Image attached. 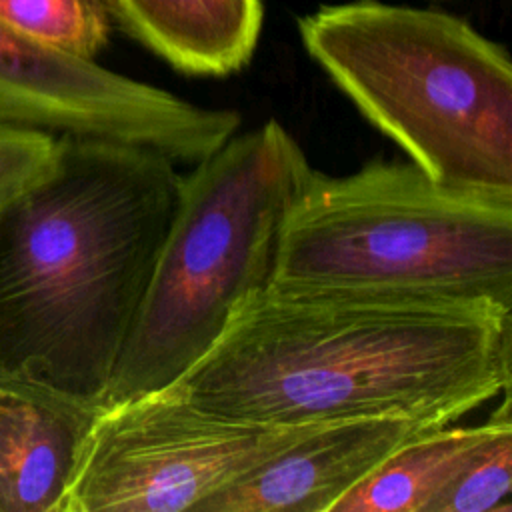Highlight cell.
<instances>
[{"instance_id": "6da1fadb", "label": "cell", "mask_w": 512, "mask_h": 512, "mask_svg": "<svg viewBox=\"0 0 512 512\" xmlns=\"http://www.w3.org/2000/svg\"><path fill=\"white\" fill-rule=\"evenodd\" d=\"M510 382V308L268 284L166 390L260 426L366 416L446 426Z\"/></svg>"}, {"instance_id": "7a4b0ae2", "label": "cell", "mask_w": 512, "mask_h": 512, "mask_svg": "<svg viewBox=\"0 0 512 512\" xmlns=\"http://www.w3.org/2000/svg\"><path fill=\"white\" fill-rule=\"evenodd\" d=\"M178 188L156 150L58 136L52 168L0 204V380L102 406Z\"/></svg>"}, {"instance_id": "3957f363", "label": "cell", "mask_w": 512, "mask_h": 512, "mask_svg": "<svg viewBox=\"0 0 512 512\" xmlns=\"http://www.w3.org/2000/svg\"><path fill=\"white\" fill-rule=\"evenodd\" d=\"M270 284L512 310V192L452 186L412 162L310 168L282 222Z\"/></svg>"}, {"instance_id": "277c9868", "label": "cell", "mask_w": 512, "mask_h": 512, "mask_svg": "<svg viewBox=\"0 0 512 512\" xmlns=\"http://www.w3.org/2000/svg\"><path fill=\"white\" fill-rule=\"evenodd\" d=\"M306 54L438 182L512 192V60L468 20L382 0L298 18Z\"/></svg>"}, {"instance_id": "5b68a950", "label": "cell", "mask_w": 512, "mask_h": 512, "mask_svg": "<svg viewBox=\"0 0 512 512\" xmlns=\"http://www.w3.org/2000/svg\"><path fill=\"white\" fill-rule=\"evenodd\" d=\"M310 168L294 136L268 118L180 174L102 406L172 386L218 340L234 308L270 284L284 216Z\"/></svg>"}, {"instance_id": "8992f818", "label": "cell", "mask_w": 512, "mask_h": 512, "mask_svg": "<svg viewBox=\"0 0 512 512\" xmlns=\"http://www.w3.org/2000/svg\"><path fill=\"white\" fill-rule=\"evenodd\" d=\"M312 426L232 420L170 390L100 406L62 512H198Z\"/></svg>"}, {"instance_id": "52a82bcc", "label": "cell", "mask_w": 512, "mask_h": 512, "mask_svg": "<svg viewBox=\"0 0 512 512\" xmlns=\"http://www.w3.org/2000/svg\"><path fill=\"white\" fill-rule=\"evenodd\" d=\"M0 118L56 136L150 148L194 166L240 130L242 116L118 74L0 22Z\"/></svg>"}, {"instance_id": "ba28073f", "label": "cell", "mask_w": 512, "mask_h": 512, "mask_svg": "<svg viewBox=\"0 0 512 512\" xmlns=\"http://www.w3.org/2000/svg\"><path fill=\"white\" fill-rule=\"evenodd\" d=\"M440 426L406 416L314 424L208 498L198 512H330L402 444Z\"/></svg>"}, {"instance_id": "9c48e42d", "label": "cell", "mask_w": 512, "mask_h": 512, "mask_svg": "<svg viewBox=\"0 0 512 512\" xmlns=\"http://www.w3.org/2000/svg\"><path fill=\"white\" fill-rule=\"evenodd\" d=\"M98 408L0 380V512H62Z\"/></svg>"}, {"instance_id": "30bf717a", "label": "cell", "mask_w": 512, "mask_h": 512, "mask_svg": "<svg viewBox=\"0 0 512 512\" xmlns=\"http://www.w3.org/2000/svg\"><path fill=\"white\" fill-rule=\"evenodd\" d=\"M112 24L188 76L224 78L252 60L262 0H104Z\"/></svg>"}, {"instance_id": "8fae6325", "label": "cell", "mask_w": 512, "mask_h": 512, "mask_svg": "<svg viewBox=\"0 0 512 512\" xmlns=\"http://www.w3.org/2000/svg\"><path fill=\"white\" fill-rule=\"evenodd\" d=\"M512 426L510 396L482 424L440 426L390 454L330 512H428L466 464L504 428Z\"/></svg>"}, {"instance_id": "7c38bea8", "label": "cell", "mask_w": 512, "mask_h": 512, "mask_svg": "<svg viewBox=\"0 0 512 512\" xmlns=\"http://www.w3.org/2000/svg\"><path fill=\"white\" fill-rule=\"evenodd\" d=\"M0 22L84 58H96L114 28L104 0H0Z\"/></svg>"}, {"instance_id": "4fadbf2b", "label": "cell", "mask_w": 512, "mask_h": 512, "mask_svg": "<svg viewBox=\"0 0 512 512\" xmlns=\"http://www.w3.org/2000/svg\"><path fill=\"white\" fill-rule=\"evenodd\" d=\"M512 426L496 434L432 502L428 512H510Z\"/></svg>"}, {"instance_id": "5bb4252c", "label": "cell", "mask_w": 512, "mask_h": 512, "mask_svg": "<svg viewBox=\"0 0 512 512\" xmlns=\"http://www.w3.org/2000/svg\"><path fill=\"white\" fill-rule=\"evenodd\" d=\"M56 152V134L0 118V204L40 180Z\"/></svg>"}]
</instances>
